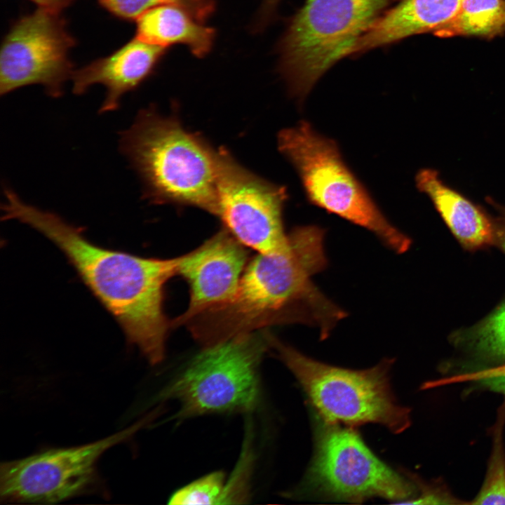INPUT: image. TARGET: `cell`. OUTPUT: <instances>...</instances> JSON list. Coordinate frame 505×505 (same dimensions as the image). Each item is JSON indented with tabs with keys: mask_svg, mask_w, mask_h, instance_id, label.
Segmentation results:
<instances>
[{
	"mask_svg": "<svg viewBox=\"0 0 505 505\" xmlns=\"http://www.w3.org/2000/svg\"><path fill=\"white\" fill-rule=\"evenodd\" d=\"M325 232L316 225L297 227L288 234L285 250L257 255L231 299L187 322L193 337L206 347L267 326L295 323L316 327L321 339L328 337L347 314L313 281L328 265Z\"/></svg>",
	"mask_w": 505,
	"mask_h": 505,
	"instance_id": "6da1fadb",
	"label": "cell"
},
{
	"mask_svg": "<svg viewBox=\"0 0 505 505\" xmlns=\"http://www.w3.org/2000/svg\"><path fill=\"white\" fill-rule=\"evenodd\" d=\"M4 219L39 231L65 255L96 298L114 317L128 343L152 365L164 358L169 323L163 312L164 286L177 273L179 257H143L93 243L58 215L6 196Z\"/></svg>",
	"mask_w": 505,
	"mask_h": 505,
	"instance_id": "7a4b0ae2",
	"label": "cell"
},
{
	"mask_svg": "<svg viewBox=\"0 0 505 505\" xmlns=\"http://www.w3.org/2000/svg\"><path fill=\"white\" fill-rule=\"evenodd\" d=\"M119 148L151 201L193 206L217 216L215 149L174 118L142 109L120 135Z\"/></svg>",
	"mask_w": 505,
	"mask_h": 505,
	"instance_id": "3957f363",
	"label": "cell"
},
{
	"mask_svg": "<svg viewBox=\"0 0 505 505\" xmlns=\"http://www.w3.org/2000/svg\"><path fill=\"white\" fill-rule=\"evenodd\" d=\"M391 0H306L277 46L278 69L290 95L302 102L318 79L349 56L357 40Z\"/></svg>",
	"mask_w": 505,
	"mask_h": 505,
	"instance_id": "277c9868",
	"label": "cell"
},
{
	"mask_svg": "<svg viewBox=\"0 0 505 505\" xmlns=\"http://www.w3.org/2000/svg\"><path fill=\"white\" fill-rule=\"evenodd\" d=\"M267 338L324 422L375 423L396 433L410 426V410L398 404L390 386L393 360L365 370L346 369L312 359L269 332Z\"/></svg>",
	"mask_w": 505,
	"mask_h": 505,
	"instance_id": "5b68a950",
	"label": "cell"
},
{
	"mask_svg": "<svg viewBox=\"0 0 505 505\" xmlns=\"http://www.w3.org/2000/svg\"><path fill=\"white\" fill-rule=\"evenodd\" d=\"M278 146L297 170L311 203L370 231L397 253L409 249L411 240L384 215L335 142L302 121L280 132Z\"/></svg>",
	"mask_w": 505,
	"mask_h": 505,
	"instance_id": "8992f818",
	"label": "cell"
},
{
	"mask_svg": "<svg viewBox=\"0 0 505 505\" xmlns=\"http://www.w3.org/2000/svg\"><path fill=\"white\" fill-rule=\"evenodd\" d=\"M269 346L267 332L206 347L161 393L180 405L178 417L248 412L258 404V368Z\"/></svg>",
	"mask_w": 505,
	"mask_h": 505,
	"instance_id": "52a82bcc",
	"label": "cell"
},
{
	"mask_svg": "<svg viewBox=\"0 0 505 505\" xmlns=\"http://www.w3.org/2000/svg\"><path fill=\"white\" fill-rule=\"evenodd\" d=\"M306 483L325 497L358 503L376 497L403 500L413 490L371 452L354 429L325 422L316 432Z\"/></svg>",
	"mask_w": 505,
	"mask_h": 505,
	"instance_id": "ba28073f",
	"label": "cell"
},
{
	"mask_svg": "<svg viewBox=\"0 0 505 505\" xmlns=\"http://www.w3.org/2000/svg\"><path fill=\"white\" fill-rule=\"evenodd\" d=\"M146 421L93 443L50 448L1 463L0 499L4 502L53 504L90 490L96 483V464L109 448L128 440Z\"/></svg>",
	"mask_w": 505,
	"mask_h": 505,
	"instance_id": "9c48e42d",
	"label": "cell"
},
{
	"mask_svg": "<svg viewBox=\"0 0 505 505\" xmlns=\"http://www.w3.org/2000/svg\"><path fill=\"white\" fill-rule=\"evenodd\" d=\"M75 39L61 13L38 8L12 24L0 51V94L41 85L60 97L73 74L69 53Z\"/></svg>",
	"mask_w": 505,
	"mask_h": 505,
	"instance_id": "30bf717a",
	"label": "cell"
},
{
	"mask_svg": "<svg viewBox=\"0 0 505 505\" xmlns=\"http://www.w3.org/2000/svg\"><path fill=\"white\" fill-rule=\"evenodd\" d=\"M217 216L243 245L274 255L288 245L283 208L285 189L264 180L238 164L224 149L215 150Z\"/></svg>",
	"mask_w": 505,
	"mask_h": 505,
	"instance_id": "8fae6325",
	"label": "cell"
},
{
	"mask_svg": "<svg viewBox=\"0 0 505 505\" xmlns=\"http://www.w3.org/2000/svg\"><path fill=\"white\" fill-rule=\"evenodd\" d=\"M227 229L194 250L179 257L177 273L187 282L190 300L172 325H184L195 316L233 298L246 267L248 253Z\"/></svg>",
	"mask_w": 505,
	"mask_h": 505,
	"instance_id": "7c38bea8",
	"label": "cell"
},
{
	"mask_svg": "<svg viewBox=\"0 0 505 505\" xmlns=\"http://www.w3.org/2000/svg\"><path fill=\"white\" fill-rule=\"evenodd\" d=\"M166 50L134 37L112 54L74 70L72 91L81 95L100 84L106 93L99 112L115 111L123 95L136 89L153 73Z\"/></svg>",
	"mask_w": 505,
	"mask_h": 505,
	"instance_id": "4fadbf2b",
	"label": "cell"
},
{
	"mask_svg": "<svg viewBox=\"0 0 505 505\" xmlns=\"http://www.w3.org/2000/svg\"><path fill=\"white\" fill-rule=\"evenodd\" d=\"M463 0H400L383 13L354 45L349 56L389 46L409 36L433 33L452 19Z\"/></svg>",
	"mask_w": 505,
	"mask_h": 505,
	"instance_id": "5bb4252c",
	"label": "cell"
},
{
	"mask_svg": "<svg viewBox=\"0 0 505 505\" xmlns=\"http://www.w3.org/2000/svg\"><path fill=\"white\" fill-rule=\"evenodd\" d=\"M416 184L432 201L436 210L458 241L473 249L495 240V231L489 217L469 200L447 186L437 171L422 169L416 175Z\"/></svg>",
	"mask_w": 505,
	"mask_h": 505,
	"instance_id": "9a60e30c",
	"label": "cell"
},
{
	"mask_svg": "<svg viewBox=\"0 0 505 505\" xmlns=\"http://www.w3.org/2000/svg\"><path fill=\"white\" fill-rule=\"evenodd\" d=\"M137 39L165 48L184 45L196 58L211 50L216 36L212 27L195 19L174 4H161L142 13L135 20Z\"/></svg>",
	"mask_w": 505,
	"mask_h": 505,
	"instance_id": "2e32d148",
	"label": "cell"
},
{
	"mask_svg": "<svg viewBox=\"0 0 505 505\" xmlns=\"http://www.w3.org/2000/svg\"><path fill=\"white\" fill-rule=\"evenodd\" d=\"M442 38L473 36L492 39L505 34V0H463L455 15L437 29Z\"/></svg>",
	"mask_w": 505,
	"mask_h": 505,
	"instance_id": "e0dca14e",
	"label": "cell"
},
{
	"mask_svg": "<svg viewBox=\"0 0 505 505\" xmlns=\"http://www.w3.org/2000/svg\"><path fill=\"white\" fill-rule=\"evenodd\" d=\"M505 420V405L497 422L492 454L484 483L471 504H505V450L502 432Z\"/></svg>",
	"mask_w": 505,
	"mask_h": 505,
	"instance_id": "ac0fdd59",
	"label": "cell"
},
{
	"mask_svg": "<svg viewBox=\"0 0 505 505\" xmlns=\"http://www.w3.org/2000/svg\"><path fill=\"white\" fill-rule=\"evenodd\" d=\"M113 15L126 20H135L146 11L161 4H174L204 23L215 11V0H97Z\"/></svg>",
	"mask_w": 505,
	"mask_h": 505,
	"instance_id": "d6986e66",
	"label": "cell"
},
{
	"mask_svg": "<svg viewBox=\"0 0 505 505\" xmlns=\"http://www.w3.org/2000/svg\"><path fill=\"white\" fill-rule=\"evenodd\" d=\"M470 343L483 356L505 359V302L473 328Z\"/></svg>",
	"mask_w": 505,
	"mask_h": 505,
	"instance_id": "ffe728a7",
	"label": "cell"
},
{
	"mask_svg": "<svg viewBox=\"0 0 505 505\" xmlns=\"http://www.w3.org/2000/svg\"><path fill=\"white\" fill-rule=\"evenodd\" d=\"M224 473L215 471L188 484L176 491L170 498V504H222L225 490Z\"/></svg>",
	"mask_w": 505,
	"mask_h": 505,
	"instance_id": "44dd1931",
	"label": "cell"
},
{
	"mask_svg": "<svg viewBox=\"0 0 505 505\" xmlns=\"http://www.w3.org/2000/svg\"><path fill=\"white\" fill-rule=\"evenodd\" d=\"M250 463V456L246 450L231 477L226 480L222 504H239L246 499Z\"/></svg>",
	"mask_w": 505,
	"mask_h": 505,
	"instance_id": "7402d4cb",
	"label": "cell"
},
{
	"mask_svg": "<svg viewBox=\"0 0 505 505\" xmlns=\"http://www.w3.org/2000/svg\"><path fill=\"white\" fill-rule=\"evenodd\" d=\"M472 382L492 391L505 394V375L484 376L475 379Z\"/></svg>",
	"mask_w": 505,
	"mask_h": 505,
	"instance_id": "603a6c76",
	"label": "cell"
},
{
	"mask_svg": "<svg viewBox=\"0 0 505 505\" xmlns=\"http://www.w3.org/2000/svg\"><path fill=\"white\" fill-rule=\"evenodd\" d=\"M34 3L39 8L52 12L61 13L62 10L72 4L76 0H29Z\"/></svg>",
	"mask_w": 505,
	"mask_h": 505,
	"instance_id": "cb8c5ba5",
	"label": "cell"
},
{
	"mask_svg": "<svg viewBox=\"0 0 505 505\" xmlns=\"http://www.w3.org/2000/svg\"><path fill=\"white\" fill-rule=\"evenodd\" d=\"M452 499L443 497L440 494L432 492H426L421 494L418 498L408 504H452Z\"/></svg>",
	"mask_w": 505,
	"mask_h": 505,
	"instance_id": "d4e9b609",
	"label": "cell"
},
{
	"mask_svg": "<svg viewBox=\"0 0 505 505\" xmlns=\"http://www.w3.org/2000/svg\"><path fill=\"white\" fill-rule=\"evenodd\" d=\"M281 0H263L260 13V23L264 25L274 15Z\"/></svg>",
	"mask_w": 505,
	"mask_h": 505,
	"instance_id": "484cf974",
	"label": "cell"
},
{
	"mask_svg": "<svg viewBox=\"0 0 505 505\" xmlns=\"http://www.w3.org/2000/svg\"><path fill=\"white\" fill-rule=\"evenodd\" d=\"M494 241L505 252V225L496 229Z\"/></svg>",
	"mask_w": 505,
	"mask_h": 505,
	"instance_id": "4316f807",
	"label": "cell"
}]
</instances>
